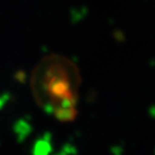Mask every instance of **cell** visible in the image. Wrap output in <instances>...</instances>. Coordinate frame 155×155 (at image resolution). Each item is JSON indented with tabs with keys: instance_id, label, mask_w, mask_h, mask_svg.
Instances as JSON below:
<instances>
[{
	"instance_id": "1",
	"label": "cell",
	"mask_w": 155,
	"mask_h": 155,
	"mask_svg": "<svg viewBox=\"0 0 155 155\" xmlns=\"http://www.w3.org/2000/svg\"><path fill=\"white\" fill-rule=\"evenodd\" d=\"M50 151V144L46 141H40L36 147V155H46Z\"/></svg>"
}]
</instances>
